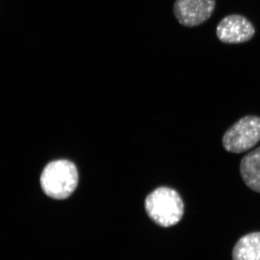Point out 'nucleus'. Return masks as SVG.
<instances>
[{
    "label": "nucleus",
    "mask_w": 260,
    "mask_h": 260,
    "mask_svg": "<svg viewBox=\"0 0 260 260\" xmlns=\"http://www.w3.org/2000/svg\"><path fill=\"white\" fill-rule=\"evenodd\" d=\"M240 173L246 185L260 193V147L242 158Z\"/></svg>",
    "instance_id": "nucleus-6"
},
{
    "label": "nucleus",
    "mask_w": 260,
    "mask_h": 260,
    "mask_svg": "<svg viewBox=\"0 0 260 260\" xmlns=\"http://www.w3.org/2000/svg\"><path fill=\"white\" fill-rule=\"evenodd\" d=\"M233 260H260V232L241 238L234 246Z\"/></svg>",
    "instance_id": "nucleus-7"
},
{
    "label": "nucleus",
    "mask_w": 260,
    "mask_h": 260,
    "mask_svg": "<svg viewBox=\"0 0 260 260\" xmlns=\"http://www.w3.org/2000/svg\"><path fill=\"white\" fill-rule=\"evenodd\" d=\"M215 7V0H176L174 13L181 25L195 27L212 16Z\"/></svg>",
    "instance_id": "nucleus-4"
},
{
    "label": "nucleus",
    "mask_w": 260,
    "mask_h": 260,
    "mask_svg": "<svg viewBox=\"0 0 260 260\" xmlns=\"http://www.w3.org/2000/svg\"><path fill=\"white\" fill-rule=\"evenodd\" d=\"M216 34L219 40L225 44H242L252 39L255 29L242 15H231L218 23Z\"/></svg>",
    "instance_id": "nucleus-5"
},
{
    "label": "nucleus",
    "mask_w": 260,
    "mask_h": 260,
    "mask_svg": "<svg viewBox=\"0 0 260 260\" xmlns=\"http://www.w3.org/2000/svg\"><path fill=\"white\" fill-rule=\"evenodd\" d=\"M260 141V117L246 116L225 132L223 145L228 152L241 153L252 148Z\"/></svg>",
    "instance_id": "nucleus-3"
},
{
    "label": "nucleus",
    "mask_w": 260,
    "mask_h": 260,
    "mask_svg": "<svg viewBox=\"0 0 260 260\" xmlns=\"http://www.w3.org/2000/svg\"><path fill=\"white\" fill-rule=\"evenodd\" d=\"M43 191L53 199L69 198L78 184V173L73 162L58 160L49 162L41 176Z\"/></svg>",
    "instance_id": "nucleus-2"
},
{
    "label": "nucleus",
    "mask_w": 260,
    "mask_h": 260,
    "mask_svg": "<svg viewBox=\"0 0 260 260\" xmlns=\"http://www.w3.org/2000/svg\"><path fill=\"white\" fill-rule=\"evenodd\" d=\"M145 210L155 223L167 228L180 221L184 205L177 191L169 187H159L147 197Z\"/></svg>",
    "instance_id": "nucleus-1"
}]
</instances>
